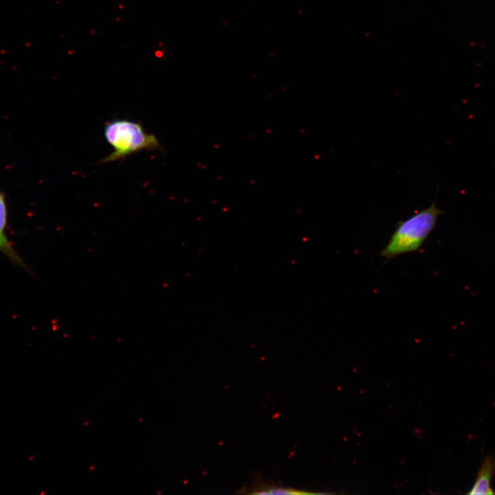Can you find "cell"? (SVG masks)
I'll return each instance as SVG.
<instances>
[{
	"label": "cell",
	"mask_w": 495,
	"mask_h": 495,
	"mask_svg": "<svg viewBox=\"0 0 495 495\" xmlns=\"http://www.w3.org/2000/svg\"><path fill=\"white\" fill-rule=\"evenodd\" d=\"M443 213L433 201L428 208L399 221L390 240L379 255L390 260L399 255L418 251L436 227L438 218Z\"/></svg>",
	"instance_id": "cell-1"
},
{
	"label": "cell",
	"mask_w": 495,
	"mask_h": 495,
	"mask_svg": "<svg viewBox=\"0 0 495 495\" xmlns=\"http://www.w3.org/2000/svg\"><path fill=\"white\" fill-rule=\"evenodd\" d=\"M104 135L113 151L100 163L123 160L142 151L162 150L154 135L147 133L140 123L131 120L120 119L108 122Z\"/></svg>",
	"instance_id": "cell-2"
},
{
	"label": "cell",
	"mask_w": 495,
	"mask_h": 495,
	"mask_svg": "<svg viewBox=\"0 0 495 495\" xmlns=\"http://www.w3.org/2000/svg\"><path fill=\"white\" fill-rule=\"evenodd\" d=\"M495 471V456L487 455L485 457L473 486L468 494H494L495 492L491 487V481Z\"/></svg>",
	"instance_id": "cell-3"
},
{
	"label": "cell",
	"mask_w": 495,
	"mask_h": 495,
	"mask_svg": "<svg viewBox=\"0 0 495 495\" xmlns=\"http://www.w3.org/2000/svg\"><path fill=\"white\" fill-rule=\"evenodd\" d=\"M251 494H312L301 490L282 486L270 485L263 481L257 480L256 483L252 485L247 492Z\"/></svg>",
	"instance_id": "cell-4"
},
{
	"label": "cell",
	"mask_w": 495,
	"mask_h": 495,
	"mask_svg": "<svg viewBox=\"0 0 495 495\" xmlns=\"http://www.w3.org/2000/svg\"><path fill=\"white\" fill-rule=\"evenodd\" d=\"M0 251L17 266L28 269V267L14 250L7 238L0 237Z\"/></svg>",
	"instance_id": "cell-5"
},
{
	"label": "cell",
	"mask_w": 495,
	"mask_h": 495,
	"mask_svg": "<svg viewBox=\"0 0 495 495\" xmlns=\"http://www.w3.org/2000/svg\"><path fill=\"white\" fill-rule=\"evenodd\" d=\"M7 224V208L3 195L0 192V237L7 238L4 230Z\"/></svg>",
	"instance_id": "cell-6"
}]
</instances>
